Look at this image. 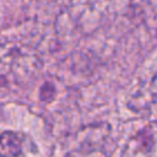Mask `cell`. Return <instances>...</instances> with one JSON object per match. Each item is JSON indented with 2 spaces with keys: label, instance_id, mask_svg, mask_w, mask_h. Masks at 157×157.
<instances>
[{
  "label": "cell",
  "instance_id": "1",
  "mask_svg": "<svg viewBox=\"0 0 157 157\" xmlns=\"http://www.w3.org/2000/svg\"><path fill=\"white\" fill-rule=\"evenodd\" d=\"M117 141L109 124L98 123L78 130L65 157H112Z\"/></svg>",
  "mask_w": 157,
  "mask_h": 157
},
{
  "label": "cell",
  "instance_id": "2",
  "mask_svg": "<svg viewBox=\"0 0 157 157\" xmlns=\"http://www.w3.org/2000/svg\"><path fill=\"white\" fill-rule=\"evenodd\" d=\"M121 157H157V120L145 125L128 140Z\"/></svg>",
  "mask_w": 157,
  "mask_h": 157
},
{
  "label": "cell",
  "instance_id": "3",
  "mask_svg": "<svg viewBox=\"0 0 157 157\" xmlns=\"http://www.w3.org/2000/svg\"><path fill=\"white\" fill-rule=\"evenodd\" d=\"M131 109L157 117V70L144 80L130 98Z\"/></svg>",
  "mask_w": 157,
  "mask_h": 157
},
{
  "label": "cell",
  "instance_id": "4",
  "mask_svg": "<svg viewBox=\"0 0 157 157\" xmlns=\"http://www.w3.org/2000/svg\"><path fill=\"white\" fill-rule=\"evenodd\" d=\"M22 152V137L13 131L0 135V157H18Z\"/></svg>",
  "mask_w": 157,
  "mask_h": 157
}]
</instances>
